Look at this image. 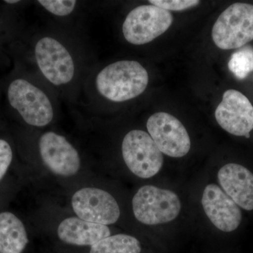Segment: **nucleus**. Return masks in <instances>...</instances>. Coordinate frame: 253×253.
Here are the masks:
<instances>
[{
	"mask_svg": "<svg viewBox=\"0 0 253 253\" xmlns=\"http://www.w3.org/2000/svg\"><path fill=\"white\" fill-rule=\"evenodd\" d=\"M149 83V74L142 65L135 61H119L100 71L96 88L106 99L123 102L142 94Z\"/></svg>",
	"mask_w": 253,
	"mask_h": 253,
	"instance_id": "f257e3e1",
	"label": "nucleus"
},
{
	"mask_svg": "<svg viewBox=\"0 0 253 253\" xmlns=\"http://www.w3.org/2000/svg\"><path fill=\"white\" fill-rule=\"evenodd\" d=\"M212 41L221 49H239L253 40V5L235 3L224 10L213 26Z\"/></svg>",
	"mask_w": 253,
	"mask_h": 253,
	"instance_id": "f03ea898",
	"label": "nucleus"
},
{
	"mask_svg": "<svg viewBox=\"0 0 253 253\" xmlns=\"http://www.w3.org/2000/svg\"><path fill=\"white\" fill-rule=\"evenodd\" d=\"M132 208L138 221L146 225H156L174 220L180 212L181 202L172 191L146 185L134 195Z\"/></svg>",
	"mask_w": 253,
	"mask_h": 253,
	"instance_id": "7ed1b4c3",
	"label": "nucleus"
},
{
	"mask_svg": "<svg viewBox=\"0 0 253 253\" xmlns=\"http://www.w3.org/2000/svg\"><path fill=\"white\" fill-rule=\"evenodd\" d=\"M173 22L172 14L154 5H141L131 10L123 26L128 42L135 45L147 44L169 29Z\"/></svg>",
	"mask_w": 253,
	"mask_h": 253,
	"instance_id": "20e7f679",
	"label": "nucleus"
},
{
	"mask_svg": "<svg viewBox=\"0 0 253 253\" xmlns=\"http://www.w3.org/2000/svg\"><path fill=\"white\" fill-rule=\"evenodd\" d=\"M122 152L129 170L143 179L156 175L163 167V153L146 131L128 132L123 139Z\"/></svg>",
	"mask_w": 253,
	"mask_h": 253,
	"instance_id": "39448f33",
	"label": "nucleus"
},
{
	"mask_svg": "<svg viewBox=\"0 0 253 253\" xmlns=\"http://www.w3.org/2000/svg\"><path fill=\"white\" fill-rule=\"evenodd\" d=\"M8 99L11 106L32 126H46L52 121L54 111L49 98L29 82L13 81L8 88Z\"/></svg>",
	"mask_w": 253,
	"mask_h": 253,
	"instance_id": "423d86ee",
	"label": "nucleus"
},
{
	"mask_svg": "<svg viewBox=\"0 0 253 253\" xmlns=\"http://www.w3.org/2000/svg\"><path fill=\"white\" fill-rule=\"evenodd\" d=\"M146 127L149 135L163 154L173 158L186 156L191 149L189 134L177 118L165 112L152 115Z\"/></svg>",
	"mask_w": 253,
	"mask_h": 253,
	"instance_id": "0eeeda50",
	"label": "nucleus"
},
{
	"mask_svg": "<svg viewBox=\"0 0 253 253\" xmlns=\"http://www.w3.org/2000/svg\"><path fill=\"white\" fill-rule=\"evenodd\" d=\"M72 207L83 220L106 226L116 223L121 214L112 195L97 188H84L75 193Z\"/></svg>",
	"mask_w": 253,
	"mask_h": 253,
	"instance_id": "6e6552de",
	"label": "nucleus"
},
{
	"mask_svg": "<svg viewBox=\"0 0 253 253\" xmlns=\"http://www.w3.org/2000/svg\"><path fill=\"white\" fill-rule=\"evenodd\" d=\"M35 54L41 72L54 85H62L71 81L75 66L72 56L62 44L45 37L38 42Z\"/></svg>",
	"mask_w": 253,
	"mask_h": 253,
	"instance_id": "1a4fd4ad",
	"label": "nucleus"
},
{
	"mask_svg": "<svg viewBox=\"0 0 253 253\" xmlns=\"http://www.w3.org/2000/svg\"><path fill=\"white\" fill-rule=\"evenodd\" d=\"M214 116L221 127L233 135L245 136L253 129V105L245 95L235 89L224 93Z\"/></svg>",
	"mask_w": 253,
	"mask_h": 253,
	"instance_id": "9d476101",
	"label": "nucleus"
},
{
	"mask_svg": "<svg viewBox=\"0 0 253 253\" xmlns=\"http://www.w3.org/2000/svg\"><path fill=\"white\" fill-rule=\"evenodd\" d=\"M39 148L43 163L54 174L71 176L79 171V154L64 136L53 131L44 133L40 139Z\"/></svg>",
	"mask_w": 253,
	"mask_h": 253,
	"instance_id": "9b49d317",
	"label": "nucleus"
},
{
	"mask_svg": "<svg viewBox=\"0 0 253 253\" xmlns=\"http://www.w3.org/2000/svg\"><path fill=\"white\" fill-rule=\"evenodd\" d=\"M202 205L206 215L219 230L231 232L241 224L242 214L239 206L216 184L205 188Z\"/></svg>",
	"mask_w": 253,
	"mask_h": 253,
	"instance_id": "f8f14e48",
	"label": "nucleus"
},
{
	"mask_svg": "<svg viewBox=\"0 0 253 253\" xmlns=\"http://www.w3.org/2000/svg\"><path fill=\"white\" fill-rule=\"evenodd\" d=\"M223 191L238 206L246 211L253 210V174L241 165L230 163L218 172Z\"/></svg>",
	"mask_w": 253,
	"mask_h": 253,
	"instance_id": "ddd939ff",
	"label": "nucleus"
},
{
	"mask_svg": "<svg viewBox=\"0 0 253 253\" xmlns=\"http://www.w3.org/2000/svg\"><path fill=\"white\" fill-rule=\"evenodd\" d=\"M111 231L107 226L83 220L79 217H69L60 223L58 227L59 239L66 244L80 246H94L109 237Z\"/></svg>",
	"mask_w": 253,
	"mask_h": 253,
	"instance_id": "4468645a",
	"label": "nucleus"
},
{
	"mask_svg": "<svg viewBox=\"0 0 253 253\" xmlns=\"http://www.w3.org/2000/svg\"><path fill=\"white\" fill-rule=\"evenodd\" d=\"M28 243L22 221L12 213H0V253H21Z\"/></svg>",
	"mask_w": 253,
	"mask_h": 253,
	"instance_id": "2eb2a0df",
	"label": "nucleus"
},
{
	"mask_svg": "<svg viewBox=\"0 0 253 253\" xmlns=\"http://www.w3.org/2000/svg\"><path fill=\"white\" fill-rule=\"evenodd\" d=\"M141 244L126 234L110 236L91 246L89 253H140Z\"/></svg>",
	"mask_w": 253,
	"mask_h": 253,
	"instance_id": "dca6fc26",
	"label": "nucleus"
},
{
	"mask_svg": "<svg viewBox=\"0 0 253 253\" xmlns=\"http://www.w3.org/2000/svg\"><path fill=\"white\" fill-rule=\"evenodd\" d=\"M231 73L239 80H244L253 71V48L246 46L231 55L228 63Z\"/></svg>",
	"mask_w": 253,
	"mask_h": 253,
	"instance_id": "f3484780",
	"label": "nucleus"
},
{
	"mask_svg": "<svg viewBox=\"0 0 253 253\" xmlns=\"http://www.w3.org/2000/svg\"><path fill=\"white\" fill-rule=\"evenodd\" d=\"M38 2L51 14L59 16H68L76 5V1L73 0H40Z\"/></svg>",
	"mask_w": 253,
	"mask_h": 253,
	"instance_id": "a211bd4d",
	"label": "nucleus"
},
{
	"mask_svg": "<svg viewBox=\"0 0 253 253\" xmlns=\"http://www.w3.org/2000/svg\"><path fill=\"white\" fill-rule=\"evenodd\" d=\"M151 4L167 10V11H183L196 6L200 3L197 0H150Z\"/></svg>",
	"mask_w": 253,
	"mask_h": 253,
	"instance_id": "6ab92c4d",
	"label": "nucleus"
},
{
	"mask_svg": "<svg viewBox=\"0 0 253 253\" xmlns=\"http://www.w3.org/2000/svg\"><path fill=\"white\" fill-rule=\"evenodd\" d=\"M12 157V150L10 145L6 141L0 139V181L6 174Z\"/></svg>",
	"mask_w": 253,
	"mask_h": 253,
	"instance_id": "aec40b11",
	"label": "nucleus"
},
{
	"mask_svg": "<svg viewBox=\"0 0 253 253\" xmlns=\"http://www.w3.org/2000/svg\"><path fill=\"white\" fill-rule=\"evenodd\" d=\"M18 0H6L5 2L8 3V4H16V3L18 2Z\"/></svg>",
	"mask_w": 253,
	"mask_h": 253,
	"instance_id": "412c9836",
	"label": "nucleus"
},
{
	"mask_svg": "<svg viewBox=\"0 0 253 253\" xmlns=\"http://www.w3.org/2000/svg\"><path fill=\"white\" fill-rule=\"evenodd\" d=\"M246 138H249L250 137V134H247V135L245 136Z\"/></svg>",
	"mask_w": 253,
	"mask_h": 253,
	"instance_id": "4be33fe9",
	"label": "nucleus"
}]
</instances>
